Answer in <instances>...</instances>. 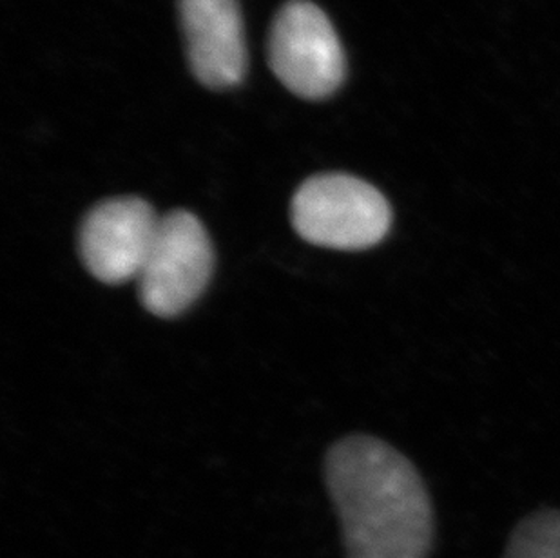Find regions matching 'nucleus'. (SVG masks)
I'll return each instance as SVG.
<instances>
[{
    "instance_id": "4",
    "label": "nucleus",
    "mask_w": 560,
    "mask_h": 558,
    "mask_svg": "<svg viewBox=\"0 0 560 558\" xmlns=\"http://www.w3.org/2000/svg\"><path fill=\"white\" fill-rule=\"evenodd\" d=\"M269 60L287 90L307 101L327 98L345 79L343 48L336 30L311 0H291L276 15Z\"/></svg>"
},
{
    "instance_id": "2",
    "label": "nucleus",
    "mask_w": 560,
    "mask_h": 558,
    "mask_svg": "<svg viewBox=\"0 0 560 558\" xmlns=\"http://www.w3.org/2000/svg\"><path fill=\"white\" fill-rule=\"evenodd\" d=\"M292 225L319 247L365 251L385 240L392 209L385 196L350 174L312 176L292 198Z\"/></svg>"
},
{
    "instance_id": "5",
    "label": "nucleus",
    "mask_w": 560,
    "mask_h": 558,
    "mask_svg": "<svg viewBox=\"0 0 560 558\" xmlns=\"http://www.w3.org/2000/svg\"><path fill=\"white\" fill-rule=\"evenodd\" d=\"M159 222L153 207L135 196L93 207L80 226V256L85 269L107 284L138 279Z\"/></svg>"
},
{
    "instance_id": "6",
    "label": "nucleus",
    "mask_w": 560,
    "mask_h": 558,
    "mask_svg": "<svg viewBox=\"0 0 560 558\" xmlns=\"http://www.w3.org/2000/svg\"><path fill=\"white\" fill-rule=\"evenodd\" d=\"M180 13L196 79L211 90L240 84L247 48L238 0H180Z\"/></svg>"
},
{
    "instance_id": "3",
    "label": "nucleus",
    "mask_w": 560,
    "mask_h": 558,
    "mask_svg": "<svg viewBox=\"0 0 560 558\" xmlns=\"http://www.w3.org/2000/svg\"><path fill=\"white\" fill-rule=\"evenodd\" d=\"M212 269L214 251L206 226L190 212H170L160 218L138 276L140 301L154 316H180L203 294Z\"/></svg>"
},
{
    "instance_id": "7",
    "label": "nucleus",
    "mask_w": 560,
    "mask_h": 558,
    "mask_svg": "<svg viewBox=\"0 0 560 558\" xmlns=\"http://www.w3.org/2000/svg\"><path fill=\"white\" fill-rule=\"evenodd\" d=\"M506 558H560V511L524 519L510 538Z\"/></svg>"
},
{
    "instance_id": "1",
    "label": "nucleus",
    "mask_w": 560,
    "mask_h": 558,
    "mask_svg": "<svg viewBox=\"0 0 560 558\" xmlns=\"http://www.w3.org/2000/svg\"><path fill=\"white\" fill-rule=\"evenodd\" d=\"M349 558H427L434 510L418 469L381 439H343L327 457Z\"/></svg>"
}]
</instances>
